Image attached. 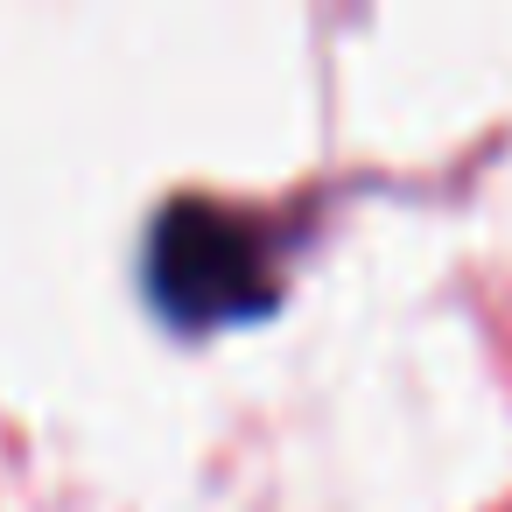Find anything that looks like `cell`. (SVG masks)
<instances>
[{"label": "cell", "instance_id": "obj_1", "mask_svg": "<svg viewBox=\"0 0 512 512\" xmlns=\"http://www.w3.org/2000/svg\"><path fill=\"white\" fill-rule=\"evenodd\" d=\"M148 288L176 323H232L274 302L267 246L246 232V218L211 204H169L148 239Z\"/></svg>", "mask_w": 512, "mask_h": 512}]
</instances>
